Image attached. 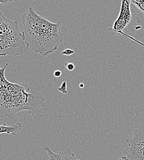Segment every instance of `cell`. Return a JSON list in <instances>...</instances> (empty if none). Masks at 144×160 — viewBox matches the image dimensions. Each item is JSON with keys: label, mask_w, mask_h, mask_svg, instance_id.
<instances>
[{"label": "cell", "mask_w": 144, "mask_h": 160, "mask_svg": "<svg viewBox=\"0 0 144 160\" xmlns=\"http://www.w3.org/2000/svg\"><path fill=\"white\" fill-rule=\"evenodd\" d=\"M25 41L32 51L46 56L56 51L63 42L60 22L52 23L30 7L22 17Z\"/></svg>", "instance_id": "obj_1"}, {"label": "cell", "mask_w": 144, "mask_h": 160, "mask_svg": "<svg viewBox=\"0 0 144 160\" xmlns=\"http://www.w3.org/2000/svg\"><path fill=\"white\" fill-rule=\"evenodd\" d=\"M8 64L0 67V119L14 115L23 110H27L33 115L40 108L45 107L44 99L41 94L30 91L27 84L12 83L6 80L4 72Z\"/></svg>", "instance_id": "obj_2"}, {"label": "cell", "mask_w": 144, "mask_h": 160, "mask_svg": "<svg viewBox=\"0 0 144 160\" xmlns=\"http://www.w3.org/2000/svg\"><path fill=\"white\" fill-rule=\"evenodd\" d=\"M28 49L17 22L9 20L0 11V56H21Z\"/></svg>", "instance_id": "obj_3"}, {"label": "cell", "mask_w": 144, "mask_h": 160, "mask_svg": "<svg viewBox=\"0 0 144 160\" xmlns=\"http://www.w3.org/2000/svg\"><path fill=\"white\" fill-rule=\"evenodd\" d=\"M126 141L128 147L124 153L127 160H144V126L137 128L133 137Z\"/></svg>", "instance_id": "obj_4"}, {"label": "cell", "mask_w": 144, "mask_h": 160, "mask_svg": "<svg viewBox=\"0 0 144 160\" xmlns=\"http://www.w3.org/2000/svg\"><path fill=\"white\" fill-rule=\"evenodd\" d=\"M44 149L49 157L48 160H80L77 158L75 155L69 148L58 153L53 152L48 146L45 147Z\"/></svg>", "instance_id": "obj_5"}, {"label": "cell", "mask_w": 144, "mask_h": 160, "mask_svg": "<svg viewBox=\"0 0 144 160\" xmlns=\"http://www.w3.org/2000/svg\"><path fill=\"white\" fill-rule=\"evenodd\" d=\"M22 128V124L19 122L10 126H7L6 123H4L2 125H0V134H7L16 136L17 134L21 132Z\"/></svg>", "instance_id": "obj_6"}, {"label": "cell", "mask_w": 144, "mask_h": 160, "mask_svg": "<svg viewBox=\"0 0 144 160\" xmlns=\"http://www.w3.org/2000/svg\"><path fill=\"white\" fill-rule=\"evenodd\" d=\"M131 2L133 3L139 9V10L144 14V0L131 1Z\"/></svg>", "instance_id": "obj_7"}, {"label": "cell", "mask_w": 144, "mask_h": 160, "mask_svg": "<svg viewBox=\"0 0 144 160\" xmlns=\"http://www.w3.org/2000/svg\"><path fill=\"white\" fill-rule=\"evenodd\" d=\"M67 81H63L61 84V86L58 88L57 90L62 92L63 94H65L67 93Z\"/></svg>", "instance_id": "obj_8"}, {"label": "cell", "mask_w": 144, "mask_h": 160, "mask_svg": "<svg viewBox=\"0 0 144 160\" xmlns=\"http://www.w3.org/2000/svg\"><path fill=\"white\" fill-rule=\"evenodd\" d=\"M75 52V51L71 49H66L64 51H63L61 52V54L63 56H71L72 54H73Z\"/></svg>", "instance_id": "obj_9"}, {"label": "cell", "mask_w": 144, "mask_h": 160, "mask_svg": "<svg viewBox=\"0 0 144 160\" xmlns=\"http://www.w3.org/2000/svg\"><path fill=\"white\" fill-rule=\"evenodd\" d=\"M64 66L68 71H73L75 68V65L73 63H65Z\"/></svg>", "instance_id": "obj_10"}, {"label": "cell", "mask_w": 144, "mask_h": 160, "mask_svg": "<svg viewBox=\"0 0 144 160\" xmlns=\"http://www.w3.org/2000/svg\"><path fill=\"white\" fill-rule=\"evenodd\" d=\"M62 75V72L61 70H57L56 71H54V76L55 77H60Z\"/></svg>", "instance_id": "obj_11"}, {"label": "cell", "mask_w": 144, "mask_h": 160, "mask_svg": "<svg viewBox=\"0 0 144 160\" xmlns=\"http://www.w3.org/2000/svg\"><path fill=\"white\" fill-rule=\"evenodd\" d=\"M12 1V0H0V3L2 5H7L11 2Z\"/></svg>", "instance_id": "obj_12"}, {"label": "cell", "mask_w": 144, "mask_h": 160, "mask_svg": "<svg viewBox=\"0 0 144 160\" xmlns=\"http://www.w3.org/2000/svg\"><path fill=\"white\" fill-rule=\"evenodd\" d=\"M119 160H127L126 157H122Z\"/></svg>", "instance_id": "obj_13"}, {"label": "cell", "mask_w": 144, "mask_h": 160, "mask_svg": "<svg viewBox=\"0 0 144 160\" xmlns=\"http://www.w3.org/2000/svg\"><path fill=\"white\" fill-rule=\"evenodd\" d=\"M80 87L81 88H83L84 87V84L83 83H80Z\"/></svg>", "instance_id": "obj_14"}]
</instances>
